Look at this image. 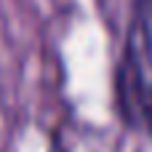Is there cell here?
Wrapping results in <instances>:
<instances>
[{"label":"cell","mask_w":152,"mask_h":152,"mask_svg":"<svg viewBox=\"0 0 152 152\" xmlns=\"http://www.w3.org/2000/svg\"><path fill=\"white\" fill-rule=\"evenodd\" d=\"M48 152H69V150H67L64 139H61L59 134H53V136H51V147H48Z\"/></svg>","instance_id":"7a4b0ae2"},{"label":"cell","mask_w":152,"mask_h":152,"mask_svg":"<svg viewBox=\"0 0 152 152\" xmlns=\"http://www.w3.org/2000/svg\"><path fill=\"white\" fill-rule=\"evenodd\" d=\"M115 110L128 131L152 142V0H131L112 77Z\"/></svg>","instance_id":"6da1fadb"}]
</instances>
